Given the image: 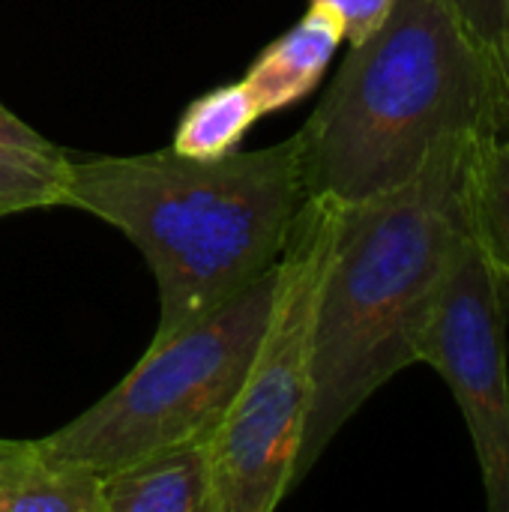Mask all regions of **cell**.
I'll use <instances>...</instances> for the list:
<instances>
[{
  "label": "cell",
  "mask_w": 509,
  "mask_h": 512,
  "mask_svg": "<svg viewBox=\"0 0 509 512\" xmlns=\"http://www.w3.org/2000/svg\"><path fill=\"white\" fill-rule=\"evenodd\" d=\"M0 512H102V474L42 441H15L0 459Z\"/></svg>",
  "instance_id": "9"
},
{
  "label": "cell",
  "mask_w": 509,
  "mask_h": 512,
  "mask_svg": "<svg viewBox=\"0 0 509 512\" xmlns=\"http://www.w3.org/2000/svg\"><path fill=\"white\" fill-rule=\"evenodd\" d=\"M72 156L0 102V219L63 207Z\"/></svg>",
  "instance_id": "10"
},
{
  "label": "cell",
  "mask_w": 509,
  "mask_h": 512,
  "mask_svg": "<svg viewBox=\"0 0 509 512\" xmlns=\"http://www.w3.org/2000/svg\"><path fill=\"white\" fill-rule=\"evenodd\" d=\"M102 512H213L207 441L102 474Z\"/></svg>",
  "instance_id": "7"
},
{
  "label": "cell",
  "mask_w": 509,
  "mask_h": 512,
  "mask_svg": "<svg viewBox=\"0 0 509 512\" xmlns=\"http://www.w3.org/2000/svg\"><path fill=\"white\" fill-rule=\"evenodd\" d=\"M336 201L309 198L276 267V294L246 378L210 435L213 512H273L294 489L312 396V327Z\"/></svg>",
  "instance_id": "5"
},
{
  "label": "cell",
  "mask_w": 509,
  "mask_h": 512,
  "mask_svg": "<svg viewBox=\"0 0 509 512\" xmlns=\"http://www.w3.org/2000/svg\"><path fill=\"white\" fill-rule=\"evenodd\" d=\"M342 39V21L324 6H309L291 30L273 39L243 78L261 117L309 96Z\"/></svg>",
  "instance_id": "8"
},
{
  "label": "cell",
  "mask_w": 509,
  "mask_h": 512,
  "mask_svg": "<svg viewBox=\"0 0 509 512\" xmlns=\"http://www.w3.org/2000/svg\"><path fill=\"white\" fill-rule=\"evenodd\" d=\"M12 444H15V441H6V438H0V459H3V456L12 450Z\"/></svg>",
  "instance_id": "15"
},
{
  "label": "cell",
  "mask_w": 509,
  "mask_h": 512,
  "mask_svg": "<svg viewBox=\"0 0 509 512\" xmlns=\"http://www.w3.org/2000/svg\"><path fill=\"white\" fill-rule=\"evenodd\" d=\"M509 135V93L447 0H393L297 132L309 198L405 186L447 138Z\"/></svg>",
  "instance_id": "3"
},
{
  "label": "cell",
  "mask_w": 509,
  "mask_h": 512,
  "mask_svg": "<svg viewBox=\"0 0 509 512\" xmlns=\"http://www.w3.org/2000/svg\"><path fill=\"white\" fill-rule=\"evenodd\" d=\"M276 267L201 321L168 339H153L117 387L39 441L51 453L78 459L99 474L210 441L267 327Z\"/></svg>",
  "instance_id": "4"
},
{
  "label": "cell",
  "mask_w": 509,
  "mask_h": 512,
  "mask_svg": "<svg viewBox=\"0 0 509 512\" xmlns=\"http://www.w3.org/2000/svg\"><path fill=\"white\" fill-rule=\"evenodd\" d=\"M258 117L261 111L243 81L216 87L183 111L171 150L192 159H219L237 150Z\"/></svg>",
  "instance_id": "11"
},
{
  "label": "cell",
  "mask_w": 509,
  "mask_h": 512,
  "mask_svg": "<svg viewBox=\"0 0 509 512\" xmlns=\"http://www.w3.org/2000/svg\"><path fill=\"white\" fill-rule=\"evenodd\" d=\"M309 6H324L342 21V33L351 45L372 36L393 9V0H309Z\"/></svg>",
  "instance_id": "14"
},
{
  "label": "cell",
  "mask_w": 509,
  "mask_h": 512,
  "mask_svg": "<svg viewBox=\"0 0 509 512\" xmlns=\"http://www.w3.org/2000/svg\"><path fill=\"white\" fill-rule=\"evenodd\" d=\"M504 285L477 234L456 255L429 324L417 363H429L459 402L480 462L492 512H509V375Z\"/></svg>",
  "instance_id": "6"
},
{
  "label": "cell",
  "mask_w": 509,
  "mask_h": 512,
  "mask_svg": "<svg viewBox=\"0 0 509 512\" xmlns=\"http://www.w3.org/2000/svg\"><path fill=\"white\" fill-rule=\"evenodd\" d=\"M501 285H504V300L509 303V282H504V279H501Z\"/></svg>",
  "instance_id": "16"
},
{
  "label": "cell",
  "mask_w": 509,
  "mask_h": 512,
  "mask_svg": "<svg viewBox=\"0 0 509 512\" xmlns=\"http://www.w3.org/2000/svg\"><path fill=\"white\" fill-rule=\"evenodd\" d=\"M309 201L297 135L219 159L177 150L72 159L63 207L126 234L159 285L168 339L270 273Z\"/></svg>",
  "instance_id": "2"
},
{
  "label": "cell",
  "mask_w": 509,
  "mask_h": 512,
  "mask_svg": "<svg viewBox=\"0 0 509 512\" xmlns=\"http://www.w3.org/2000/svg\"><path fill=\"white\" fill-rule=\"evenodd\" d=\"M480 141L447 138L405 186L336 204L333 249L315 303L312 396L294 489L345 423L417 363L438 291L474 231L471 180Z\"/></svg>",
  "instance_id": "1"
},
{
  "label": "cell",
  "mask_w": 509,
  "mask_h": 512,
  "mask_svg": "<svg viewBox=\"0 0 509 512\" xmlns=\"http://www.w3.org/2000/svg\"><path fill=\"white\" fill-rule=\"evenodd\" d=\"M509 93V0H447Z\"/></svg>",
  "instance_id": "13"
},
{
  "label": "cell",
  "mask_w": 509,
  "mask_h": 512,
  "mask_svg": "<svg viewBox=\"0 0 509 512\" xmlns=\"http://www.w3.org/2000/svg\"><path fill=\"white\" fill-rule=\"evenodd\" d=\"M471 210L474 234L489 264L509 282V135L480 141L471 180Z\"/></svg>",
  "instance_id": "12"
}]
</instances>
